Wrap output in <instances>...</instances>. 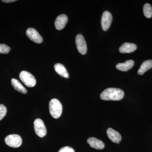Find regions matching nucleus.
<instances>
[{
	"label": "nucleus",
	"mask_w": 152,
	"mask_h": 152,
	"mask_svg": "<svg viewBox=\"0 0 152 152\" xmlns=\"http://www.w3.org/2000/svg\"><path fill=\"white\" fill-rule=\"evenodd\" d=\"M124 96L122 90L117 88H108L101 93L100 98L105 101H119L122 99Z\"/></svg>",
	"instance_id": "1"
},
{
	"label": "nucleus",
	"mask_w": 152,
	"mask_h": 152,
	"mask_svg": "<svg viewBox=\"0 0 152 152\" xmlns=\"http://www.w3.org/2000/svg\"><path fill=\"white\" fill-rule=\"evenodd\" d=\"M63 107L58 100L53 99L49 103V111L50 114L54 118H58L62 113Z\"/></svg>",
	"instance_id": "2"
},
{
	"label": "nucleus",
	"mask_w": 152,
	"mask_h": 152,
	"mask_svg": "<svg viewBox=\"0 0 152 152\" xmlns=\"http://www.w3.org/2000/svg\"><path fill=\"white\" fill-rule=\"evenodd\" d=\"M19 77L26 86L33 87L36 85L37 81L35 77L27 71H22L19 75Z\"/></svg>",
	"instance_id": "3"
},
{
	"label": "nucleus",
	"mask_w": 152,
	"mask_h": 152,
	"mask_svg": "<svg viewBox=\"0 0 152 152\" xmlns=\"http://www.w3.org/2000/svg\"><path fill=\"white\" fill-rule=\"evenodd\" d=\"M6 144L12 148H18L22 144V139L20 136L18 135H10L7 136L5 139Z\"/></svg>",
	"instance_id": "4"
},
{
	"label": "nucleus",
	"mask_w": 152,
	"mask_h": 152,
	"mask_svg": "<svg viewBox=\"0 0 152 152\" xmlns=\"http://www.w3.org/2000/svg\"><path fill=\"white\" fill-rule=\"evenodd\" d=\"M34 129L36 134L39 137H43L47 134V129L44 122L41 119L37 118L34 122Z\"/></svg>",
	"instance_id": "5"
},
{
	"label": "nucleus",
	"mask_w": 152,
	"mask_h": 152,
	"mask_svg": "<svg viewBox=\"0 0 152 152\" xmlns=\"http://www.w3.org/2000/svg\"><path fill=\"white\" fill-rule=\"evenodd\" d=\"M76 46L80 53L85 55L87 53V47L84 38L81 34H78L75 39Z\"/></svg>",
	"instance_id": "6"
},
{
	"label": "nucleus",
	"mask_w": 152,
	"mask_h": 152,
	"mask_svg": "<svg viewBox=\"0 0 152 152\" xmlns=\"http://www.w3.org/2000/svg\"><path fill=\"white\" fill-rule=\"evenodd\" d=\"M112 20V14L108 11L104 12L101 19V25L104 31H107L108 29L111 24Z\"/></svg>",
	"instance_id": "7"
},
{
	"label": "nucleus",
	"mask_w": 152,
	"mask_h": 152,
	"mask_svg": "<svg viewBox=\"0 0 152 152\" xmlns=\"http://www.w3.org/2000/svg\"><path fill=\"white\" fill-rule=\"evenodd\" d=\"M27 36L31 40L36 43H41L43 42V38L35 29L28 28L26 32Z\"/></svg>",
	"instance_id": "8"
},
{
	"label": "nucleus",
	"mask_w": 152,
	"mask_h": 152,
	"mask_svg": "<svg viewBox=\"0 0 152 152\" xmlns=\"http://www.w3.org/2000/svg\"><path fill=\"white\" fill-rule=\"evenodd\" d=\"M68 20V17L66 15H60L57 17L55 22V26L56 29L61 30L64 28Z\"/></svg>",
	"instance_id": "9"
},
{
	"label": "nucleus",
	"mask_w": 152,
	"mask_h": 152,
	"mask_svg": "<svg viewBox=\"0 0 152 152\" xmlns=\"http://www.w3.org/2000/svg\"><path fill=\"white\" fill-rule=\"evenodd\" d=\"M107 134L109 138L114 143L119 144V142L121 140L122 137L120 133L112 128L107 129Z\"/></svg>",
	"instance_id": "10"
},
{
	"label": "nucleus",
	"mask_w": 152,
	"mask_h": 152,
	"mask_svg": "<svg viewBox=\"0 0 152 152\" xmlns=\"http://www.w3.org/2000/svg\"><path fill=\"white\" fill-rule=\"evenodd\" d=\"M87 142L91 148L97 150L103 149L105 147L103 142L95 137H90L87 140Z\"/></svg>",
	"instance_id": "11"
},
{
	"label": "nucleus",
	"mask_w": 152,
	"mask_h": 152,
	"mask_svg": "<svg viewBox=\"0 0 152 152\" xmlns=\"http://www.w3.org/2000/svg\"><path fill=\"white\" fill-rule=\"evenodd\" d=\"M137 48L134 44L125 42L119 48V51L122 53H129L136 50Z\"/></svg>",
	"instance_id": "12"
},
{
	"label": "nucleus",
	"mask_w": 152,
	"mask_h": 152,
	"mask_svg": "<svg viewBox=\"0 0 152 152\" xmlns=\"http://www.w3.org/2000/svg\"><path fill=\"white\" fill-rule=\"evenodd\" d=\"M134 62L133 60H129L124 63H119L116 65L117 69L122 72H127L133 67Z\"/></svg>",
	"instance_id": "13"
},
{
	"label": "nucleus",
	"mask_w": 152,
	"mask_h": 152,
	"mask_svg": "<svg viewBox=\"0 0 152 152\" xmlns=\"http://www.w3.org/2000/svg\"><path fill=\"white\" fill-rule=\"evenodd\" d=\"M11 83L14 89L19 92L23 94H26L27 93V91L26 88L17 79H12L11 80Z\"/></svg>",
	"instance_id": "14"
},
{
	"label": "nucleus",
	"mask_w": 152,
	"mask_h": 152,
	"mask_svg": "<svg viewBox=\"0 0 152 152\" xmlns=\"http://www.w3.org/2000/svg\"><path fill=\"white\" fill-rule=\"evenodd\" d=\"M152 68V60H148L145 61L142 64L138 71V74L143 75L146 72Z\"/></svg>",
	"instance_id": "15"
},
{
	"label": "nucleus",
	"mask_w": 152,
	"mask_h": 152,
	"mask_svg": "<svg viewBox=\"0 0 152 152\" xmlns=\"http://www.w3.org/2000/svg\"><path fill=\"white\" fill-rule=\"evenodd\" d=\"M55 71L62 77L65 78H69V74L64 66L60 63H57L54 65Z\"/></svg>",
	"instance_id": "16"
},
{
	"label": "nucleus",
	"mask_w": 152,
	"mask_h": 152,
	"mask_svg": "<svg viewBox=\"0 0 152 152\" xmlns=\"http://www.w3.org/2000/svg\"><path fill=\"white\" fill-rule=\"evenodd\" d=\"M143 12L145 16L148 18L152 17V7L149 4H146L143 7Z\"/></svg>",
	"instance_id": "17"
},
{
	"label": "nucleus",
	"mask_w": 152,
	"mask_h": 152,
	"mask_svg": "<svg viewBox=\"0 0 152 152\" xmlns=\"http://www.w3.org/2000/svg\"><path fill=\"white\" fill-rule=\"evenodd\" d=\"M10 51V48L5 44H0V53L8 54Z\"/></svg>",
	"instance_id": "18"
},
{
	"label": "nucleus",
	"mask_w": 152,
	"mask_h": 152,
	"mask_svg": "<svg viewBox=\"0 0 152 152\" xmlns=\"http://www.w3.org/2000/svg\"><path fill=\"white\" fill-rule=\"evenodd\" d=\"M7 109L3 104H0V121L7 114Z\"/></svg>",
	"instance_id": "19"
},
{
	"label": "nucleus",
	"mask_w": 152,
	"mask_h": 152,
	"mask_svg": "<svg viewBox=\"0 0 152 152\" xmlns=\"http://www.w3.org/2000/svg\"><path fill=\"white\" fill-rule=\"evenodd\" d=\"M58 152H75V151L71 147L66 146L60 149Z\"/></svg>",
	"instance_id": "20"
},
{
	"label": "nucleus",
	"mask_w": 152,
	"mask_h": 152,
	"mask_svg": "<svg viewBox=\"0 0 152 152\" xmlns=\"http://www.w3.org/2000/svg\"><path fill=\"white\" fill-rule=\"evenodd\" d=\"M16 0H3L2 1L6 3H12L16 1Z\"/></svg>",
	"instance_id": "21"
}]
</instances>
